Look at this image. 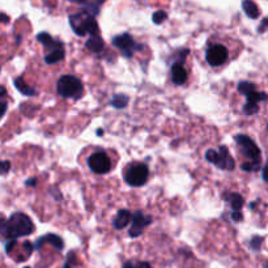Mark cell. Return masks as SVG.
Segmentation results:
<instances>
[{
	"instance_id": "6da1fadb",
	"label": "cell",
	"mask_w": 268,
	"mask_h": 268,
	"mask_svg": "<svg viewBox=\"0 0 268 268\" xmlns=\"http://www.w3.org/2000/svg\"><path fill=\"white\" fill-rule=\"evenodd\" d=\"M34 232V224L25 213L16 212L11 215L8 220H3L2 234L6 239H16L19 237H26Z\"/></svg>"
},
{
	"instance_id": "7a4b0ae2",
	"label": "cell",
	"mask_w": 268,
	"mask_h": 268,
	"mask_svg": "<svg viewBox=\"0 0 268 268\" xmlns=\"http://www.w3.org/2000/svg\"><path fill=\"white\" fill-rule=\"evenodd\" d=\"M37 41L45 47V60L46 64H55V63L62 62L65 56L64 45L60 41L52 38L49 33H39L37 34Z\"/></svg>"
},
{
	"instance_id": "3957f363",
	"label": "cell",
	"mask_w": 268,
	"mask_h": 268,
	"mask_svg": "<svg viewBox=\"0 0 268 268\" xmlns=\"http://www.w3.org/2000/svg\"><path fill=\"white\" fill-rule=\"evenodd\" d=\"M237 89L246 97V105L243 106V113L246 115L256 114L259 111V102L268 100V96L264 92L256 91L255 85L250 81H241Z\"/></svg>"
},
{
	"instance_id": "277c9868",
	"label": "cell",
	"mask_w": 268,
	"mask_h": 268,
	"mask_svg": "<svg viewBox=\"0 0 268 268\" xmlns=\"http://www.w3.org/2000/svg\"><path fill=\"white\" fill-rule=\"evenodd\" d=\"M69 25L78 37H84L86 34H91V37L98 36V25L95 16H92L91 13L85 12V11L71 15Z\"/></svg>"
},
{
	"instance_id": "5b68a950",
	"label": "cell",
	"mask_w": 268,
	"mask_h": 268,
	"mask_svg": "<svg viewBox=\"0 0 268 268\" xmlns=\"http://www.w3.org/2000/svg\"><path fill=\"white\" fill-rule=\"evenodd\" d=\"M56 91L60 97L78 100V98H81L82 93H84V86H82L81 81L75 76L64 75L58 80Z\"/></svg>"
},
{
	"instance_id": "8992f818",
	"label": "cell",
	"mask_w": 268,
	"mask_h": 268,
	"mask_svg": "<svg viewBox=\"0 0 268 268\" xmlns=\"http://www.w3.org/2000/svg\"><path fill=\"white\" fill-rule=\"evenodd\" d=\"M235 143L238 145V149L241 154L248 161L246 162L256 163V165H261V152L259 147L256 145L251 137H248L247 135L238 134L235 135Z\"/></svg>"
},
{
	"instance_id": "52a82bcc",
	"label": "cell",
	"mask_w": 268,
	"mask_h": 268,
	"mask_svg": "<svg viewBox=\"0 0 268 268\" xmlns=\"http://www.w3.org/2000/svg\"><path fill=\"white\" fill-rule=\"evenodd\" d=\"M149 175V169L143 162H132L124 170V181L131 187H141L145 185Z\"/></svg>"
},
{
	"instance_id": "ba28073f",
	"label": "cell",
	"mask_w": 268,
	"mask_h": 268,
	"mask_svg": "<svg viewBox=\"0 0 268 268\" xmlns=\"http://www.w3.org/2000/svg\"><path fill=\"white\" fill-rule=\"evenodd\" d=\"M206 160L222 170H233L235 165L233 157L230 156L229 149L225 147V145H220V148L217 150L215 149L207 150Z\"/></svg>"
},
{
	"instance_id": "9c48e42d",
	"label": "cell",
	"mask_w": 268,
	"mask_h": 268,
	"mask_svg": "<svg viewBox=\"0 0 268 268\" xmlns=\"http://www.w3.org/2000/svg\"><path fill=\"white\" fill-rule=\"evenodd\" d=\"M89 169L96 174H108L111 170V160L104 150L92 153L86 160Z\"/></svg>"
},
{
	"instance_id": "30bf717a",
	"label": "cell",
	"mask_w": 268,
	"mask_h": 268,
	"mask_svg": "<svg viewBox=\"0 0 268 268\" xmlns=\"http://www.w3.org/2000/svg\"><path fill=\"white\" fill-rule=\"evenodd\" d=\"M113 46H115L118 50H121L124 58L127 59L132 58L135 51L143 49V45H137L134 41V38H132V36L128 34V33H123V34L115 36L113 38Z\"/></svg>"
},
{
	"instance_id": "8fae6325",
	"label": "cell",
	"mask_w": 268,
	"mask_h": 268,
	"mask_svg": "<svg viewBox=\"0 0 268 268\" xmlns=\"http://www.w3.org/2000/svg\"><path fill=\"white\" fill-rule=\"evenodd\" d=\"M229 52L225 46L212 45L206 51V60L211 67H219L228 60Z\"/></svg>"
},
{
	"instance_id": "7c38bea8",
	"label": "cell",
	"mask_w": 268,
	"mask_h": 268,
	"mask_svg": "<svg viewBox=\"0 0 268 268\" xmlns=\"http://www.w3.org/2000/svg\"><path fill=\"white\" fill-rule=\"evenodd\" d=\"M152 224V217L150 216H145L141 211H136L132 213V222H131V229L128 234L132 238L140 237L143 234L144 229L147 228L148 225Z\"/></svg>"
},
{
	"instance_id": "4fadbf2b",
	"label": "cell",
	"mask_w": 268,
	"mask_h": 268,
	"mask_svg": "<svg viewBox=\"0 0 268 268\" xmlns=\"http://www.w3.org/2000/svg\"><path fill=\"white\" fill-rule=\"evenodd\" d=\"M171 81L175 85H182L187 81V71L186 68L183 67L182 62H175L173 65H171Z\"/></svg>"
},
{
	"instance_id": "5bb4252c",
	"label": "cell",
	"mask_w": 268,
	"mask_h": 268,
	"mask_svg": "<svg viewBox=\"0 0 268 268\" xmlns=\"http://www.w3.org/2000/svg\"><path fill=\"white\" fill-rule=\"evenodd\" d=\"M45 243H50V245L54 246L56 250H63V247H64V242H63V239L56 234H46L43 235V237H39L36 242L37 250H39V247L42 245H45Z\"/></svg>"
},
{
	"instance_id": "9a60e30c",
	"label": "cell",
	"mask_w": 268,
	"mask_h": 268,
	"mask_svg": "<svg viewBox=\"0 0 268 268\" xmlns=\"http://www.w3.org/2000/svg\"><path fill=\"white\" fill-rule=\"evenodd\" d=\"M130 222H132V213L127 209H121V211H118L114 221H113V228L117 229V230H122Z\"/></svg>"
},
{
	"instance_id": "2e32d148",
	"label": "cell",
	"mask_w": 268,
	"mask_h": 268,
	"mask_svg": "<svg viewBox=\"0 0 268 268\" xmlns=\"http://www.w3.org/2000/svg\"><path fill=\"white\" fill-rule=\"evenodd\" d=\"M242 10L246 13V16L250 19H258L260 12H259L258 6L252 0H243L242 2Z\"/></svg>"
},
{
	"instance_id": "e0dca14e",
	"label": "cell",
	"mask_w": 268,
	"mask_h": 268,
	"mask_svg": "<svg viewBox=\"0 0 268 268\" xmlns=\"http://www.w3.org/2000/svg\"><path fill=\"white\" fill-rule=\"evenodd\" d=\"M85 47L88 50H91L92 52H96V54H98V52H101L102 50H104L105 45H104V41H102V38L100 36H92L91 38L85 42Z\"/></svg>"
},
{
	"instance_id": "ac0fdd59",
	"label": "cell",
	"mask_w": 268,
	"mask_h": 268,
	"mask_svg": "<svg viewBox=\"0 0 268 268\" xmlns=\"http://www.w3.org/2000/svg\"><path fill=\"white\" fill-rule=\"evenodd\" d=\"M226 202L230 204V207L233 208V212H241V208L243 206V198L239 194L232 193L229 194L226 198Z\"/></svg>"
},
{
	"instance_id": "d6986e66",
	"label": "cell",
	"mask_w": 268,
	"mask_h": 268,
	"mask_svg": "<svg viewBox=\"0 0 268 268\" xmlns=\"http://www.w3.org/2000/svg\"><path fill=\"white\" fill-rule=\"evenodd\" d=\"M15 86H16L17 91L21 92V93H23V95H25V96H34L36 95V91H34L32 86H29V85L26 84V82L24 81V78H21V77L15 78Z\"/></svg>"
},
{
	"instance_id": "ffe728a7",
	"label": "cell",
	"mask_w": 268,
	"mask_h": 268,
	"mask_svg": "<svg viewBox=\"0 0 268 268\" xmlns=\"http://www.w3.org/2000/svg\"><path fill=\"white\" fill-rule=\"evenodd\" d=\"M127 102L128 97L124 95H115L114 97H113V100H111V105L117 109L126 108V106H127Z\"/></svg>"
},
{
	"instance_id": "44dd1931",
	"label": "cell",
	"mask_w": 268,
	"mask_h": 268,
	"mask_svg": "<svg viewBox=\"0 0 268 268\" xmlns=\"http://www.w3.org/2000/svg\"><path fill=\"white\" fill-rule=\"evenodd\" d=\"M166 19H167V15H166V12H163V11H157V12L153 13V16H152V21H153L154 24H157V25L162 24Z\"/></svg>"
},
{
	"instance_id": "7402d4cb",
	"label": "cell",
	"mask_w": 268,
	"mask_h": 268,
	"mask_svg": "<svg viewBox=\"0 0 268 268\" xmlns=\"http://www.w3.org/2000/svg\"><path fill=\"white\" fill-rule=\"evenodd\" d=\"M7 243H6V252L7 254H11V251L13 250V247L16 246V239H7Z\"/></svg>"
},
{
	"instance_id": "603a6c76",
	"label": "cell",
	"mask_w": 268,
	"mask_h": 268,
	"mask_svg": "<svg viewBox=\"0 0 268 268\" xmlns=\"http://www.w3.org/2000/svg\"><path fill=\"white\" fill-rule=\"evenodd\" d=\"M260 243H261V238H259V237H254V238L251 239V247L254 248L255 251H258L259 247H260Z\"/></svg>"
},
{
	"instance_id": "cb8c5ba5",
	"label": "cell",
	"mask_w": 268,
	"mask_h": 268,
	"mask_svg": "<svg viewBox=\"0 0 268 268\" xmlns=\"http://www.w3.org/2000/svg\"><path fill=\"white\" fill-rule=\"evenodd\" d=\"M10 169H11L10 161H3V162H2V174H3V175H6V174L10 171Z\"/></svg>"
},
{
	"instance_id": "d4e9b609",
	"label": "cell",
	"mask_w": 268,
	"mask_h": 268,
	"mask_svg": "<svg viewBox=\"0 0 268 268\" xmlns=\"http://www.w3.org/2000/svg\"><path fill=\"white\" fill-rule=\"evenodd\" d=\"M135 268H153L149 263L147 261H137L136 264H135Z\"/></svg>"
},
{
	"instance_id": "484cf974",
	"label": "cell",
	"mask_w": 268,
	"mask_h": 268,
	"mask_svg": "<svg viewBox=\"0 0 268 268\" xmlns=\"http://www.w3.org/2000/svg\"><path fill=\"white\" fill-rule=\"evenodd\" d=\"M261 178H263L264 182L268 183V163L263 167V170H261Z\"/></svg>"
},
{
	"instance_id": "4316f807",
	"label": "cell",
	"mask_w": 268,
	"mask_h": 268,
	"mask_svg": "<svg viewBox=\"0 0 268 268\" xmlns=\"http://www.w3.org/2000/svg\"><path fill=\"white\" fill-rule=\"evenodd\" d=\"M230 217H232V219L234 220V221H241V220H242V213L241 212H232Z\"/></svg>"
},
{
	"instance_id": "83f0119b",
	"label": "cell",
	"mask_w": 268,
	"mask_h": 268,
	"mask_svg": "<svg viewBox=\"0 0 268 268\" xmlns=\"http://www.w3.org/2000/svg\"><path fill=\"white\" fill-rule=\"evenodd\" d=\"M36 182H37V180L26 181V186H36Z\"/></svg>"
},
{
	"instance_id": "f1b7e54d",
	"label": "cell",
	"mask_w": 268,
	"mask_h": 268,
	"mask_svg": "<svg viewBox=\"0 0 268 268\" xmlns=\"http://www.w3.org/2000/svg\"><path fill=\"white\" fill-rule=\"evenodd\" d=\"M122 268H135V264H132L131 261H127V263H124V264L122 265Z\"/></svg>"
},
{
	"instance_id": "f546056e",
	"label": "cell",
	"mask_w": 268,
	"mask_h": 268,
	"mask_svg": "<svg viewBox=\"0 0 268 268\" xmlns=\"http://www.w3.org/2000/svg\"><path fill=\"white\" fill-rule=\"evenodd\" d=\"M69 2H73V3H77V4H84V3H86L88 0H69Z\"/></svg>"
},
{
	"instance_id": "4dcf8cb0",
	"label": "cell",
	"mask_w": 268,
	"mask_h": 268,
	"mask_svg": "<svg viewBox=\"0 0 268 268\" xmlns=\"http://www.w3.org/2000/svg\"><path fill=\"white\" fill-rule=\"evenodd\" d=\"M63 268H72V267H71V264H69V260H68V259H67V260H65V263H64V265H63Z\"/></svg>"
},
{
	"instance_id": "1f68e13d",
	"label": "cell",
	"mask_w": 268,
	"mask_h": 268,
	"mask_svg": "<svg viewBox=\"0 0 268 268\" xmlns=\"http://www.w3.org/2000/svg\"><path fill=\"white\" fill-rule=\"evenodd\" d=\"M6 110H7V104L6 102H3V110H2V115L6 114Z\"/></svg>"
},
{
	"instance_id": "d6a6232c",
	"label": "cell",
	"mask_w": 268,
	"mask_h": 268,
	"mask_svg": "<svg viewBox=\"0 0 268 268\" xmlns=\"http://www.w3.org/2000/svg\"><path fill=\"white\" fill-rule=\"evenodd\" d=\"M24 268H30V267H24Z\"/></svg>"
},
{
	"instance_id": "836d02e7",
	"label": "cell",
	"mask_w": 268,
	"mask_h": 268,
	"mask_svg": "<svg viewBox=\"0 0 268 268\" xmlns=\"http://www.w3.org/2000/svg\"><path fill=\"white\" fill-rule=\"evenodd\" d=\"M267 130H268V124H267Z\"/></svg>"
}]
</instances>
